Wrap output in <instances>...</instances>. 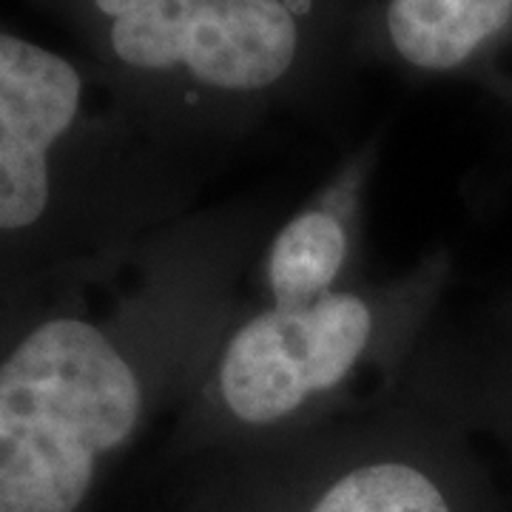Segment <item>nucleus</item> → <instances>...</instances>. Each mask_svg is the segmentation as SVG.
<instances>
[{
	"label": "nucleus",
	"instance_id": "f257e3e1",
	"mask_svg": "<svg viewBox=\"0 0 512 512\" xmlns=\"http://www.w3.org/2000/svg\"><path fill=\"white\" fill-rule=\"evenodd\" d=\"M143 413L117 330L35 299L0 308V512L83 510Z\"/></svg>",
	"mask_w": 512,
	"mask_h": 512
},
{
	"label": "nucleus",
	"instance_id": "f03ea898",
	"mask_svg": "<svg viewBox=\"0 0 512 512\" xmlns=\"http://www.w3.org/2000/svg\"><path fill=\"white\" fill-rule=\"evenodd\" d=\"M83 106L72 60L0 32V308L40 291L106 222L109 185L77 157Z\"/></svg>",
	"mask_w": 512,
	"mask_h": 512
},
{
	"label": "nucleus",
	"instance_id": "7ed1b4c3",
	"mask_svg": "<svg viewBox=\"0 0 512 512\" xmlns=\"http://www.w3.org/2000/svg\"><path fill=\"white\" fill-rule=\"evenodd\" d=\"M117 63L185 72L217 92H265L291 72L302 29L288 0H92Z\"/></svg>",
	"mask_w": 512,
	"mask_h": 512
},
{
	"label": "nucleus",
	"instance_id": "20e7f679",
	"mask_svg": "<svg viewBox=\"0 0 512 512\" xmlns=\"http://www.w3.org/2000/svg\"><path fill=\"white\" fill-rule=\"evenodd\" d=\"M370 330V308L353 293H325L305 305L256 313L222 353V402L248 424L285 419L313 393L348 376Z\"/></svg>",
	"mask_w": 512,
	"mask_h": 512
},
{
	"label": "nucleus",
	"instance_id": "39448f33",
	"mask_svg": "<svg viewBox=\"0 0 512 512\" xmlns=\"http://www.w3.org/2000/svg\"><path fill=\"white\" fill-rule=\"evenodd\" d=\"M390 46L419 72L467 69L512 40V0H387Z\"/></svg>",
	"mask_w": 512,
	"mask_h": 512
},
{
	"label": "nucleus",
	"instance_id": "423d86ee",
	"mask_svg": "<svg viewBox=\"0 0 512 512\" xmlns=\"http://www.w3.org/2000/svg\"><path fill=\"white\" fill-rule=\"evenodd\" d=\"M348 256V234L330 211H305L276 237L268 256V282L276 305H305L330 293Z\"/></svg>",
	"mask_w": 512,
	"mask_h": 512
},
{
	"label": "nucleus",
	"instance_id": "0eeeda50",
	"mask_svg": "<svg viewBox=\"0 0 512 512\" xmlns=\"http://www.w3.org/2000/svg\"><path fill=\"white\" fill-rule=\"evenodd\" d=\"M311 512H453L439 484L413 464L376 461L342 476Z\"/></svg>",
	"mask_w": 512,
	"mask_h": 512
}]
</instances>
